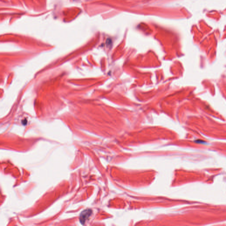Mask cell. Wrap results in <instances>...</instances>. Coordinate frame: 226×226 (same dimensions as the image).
<instances>
[{
  "instance_id": "6da1fadb",
  "label": "cell",
  "mask_w": 226,
  "mask_h": 226,
  "mask_svg": "<svg viewBox=\"0 0 226 226\" xmlns=\"http://www.w3.org/2000/svg\"><path fill=\"white\" fill-rule=\"evenodd\" d=\"M92 210L90 209H87L83 211L80 216V221L81 224L84 225L86 220L89 218L92 214Z\"/></svg>"
}]
</instances>
